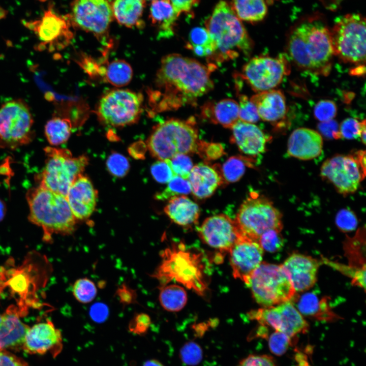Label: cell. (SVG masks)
<instances>
[{
	"label": "cell",
	"instance_id": "cell-31",
	"mask_svg": "<svg viewBox=\"0 0 366 366\" xmlns=\"http://www.w3.org/2000/svg\"><path fill=\"white\" fill-rule=\"evenodd\" d=\"M164 211L174 223L184 227L196 224L200 215L198 205L185 195L170 198Z\"/></svg>",
	"mask_w": 366,
	"mask_h": 366
},
{
	"label": "cell",
	"instance_id": "cell-9",
	"mask_svg": "<svg viewBox=\"0 0 366 366\" xmlns=\"http://www.w3.org/2000/svg\"><path fill=\"white\" fill-rule=\"evenodd\" d=\"M334 55L345 63L364 65L365 19L359 13L340 16L330 30Z\"/></svg>",
	"mask_w": 366,
	"mask_h": 366
},
{
	"label": "cell",
	"instance_id": "cell-44",
	"mask_svg": "<svg viewBox=\"0 0 366 366\" xmlns=\"http://www.w3.org/2000/svg\"><path fill=\"white\" fill-rule=\"evenodd\" d=\"M280 230L270 229L263 233L258 239L263 250L269 252L279 251L283 246V239Z\"/></svg>",
	"mask_w": 366,
	"mask_h": 366
},
{
	"label": "cell",
	"instance_id": "cell-38",
	"mask_svg": "<svg viewBox=\"0 0 366 366\" xmlns=\"http://www.w3.org/2000/svg\"><path fill=\"white\" fill-rule=\"evenodd\" d=\"M191 192V186L188 179L175 175L168 182L167 187L157 194L155 198L159 200H165L175 196L186 195Z\"/></svg>",
	"mask_w": 366,
	"mask_h": 366
},
{
	"label": "cell",
	"instance_id": "cell-40",
	"mask_svg": "<svg viewBox=\"0 0 366 366\" xmlns=\"http://www.w3.org/2000/svg\"><path fill=\"white\" fill-rule=\"evenodd\" d=\"M97 293L94 283L87 278L77 280L73 286V294L77 301L87 303L93 301Z\"/></svg>",
	"mask_w": 366,
	"mask_h": 366
},
{
	"label": "cell",
	"instance_id": "cell-41",
	"mask_svg": "<svg viewBox=\"0 0 366 366\" xmlns=\"http://www.w3.org/2000/svg\"><path fill=\"white\" fill-rule=\"evenodd\" d=\"M181 361L188 366L198 365L203 358V350L197 343L189 341L181 347L179 352Z\"/></svg>",
	"mask_w": 366,
	"mask_h": 366
},
{
	"label": "cell",
	"instance_id": "cell-51",
	"mask_svg": "<svg viewBox=\"0 0 366 366\" xmlns=\"http://www.w3.org/2000/svg\"><path fill=\"white\" fill-rule=\"evenodd\" d=\"M357 219L354 212L347 209L340 210L336 217V223L343 232H351L357 225Z\"/></svg>",
	"mask_w": 366,
	"mask_h": 366
},
{
	"label": "cell",
	"instance_id": "cell-20",
	"mask_svg": "<svg viewBox=\"0 0 366 366\" xmlns=\"http://www.w3.org/2000/svg\"><path fill=\"white\" fill-rule=\"evenodd\" d=\"M62 348V333L49 320L29 327L22 346L29 354H43L50 351L54 356L61 352Z\"/></svg>",
	"mask_w": 366,
	"mask_h": 366
},
{
	"label": "cell",
	"instance_id": "cell-34",
	"mask_svg": "<svg viewBox=\"0 0 366 366\" xmlns=\"http://www.w3.org/2000/svg\"><path fill=\"white\" fill-rule=\"evenodd\" d=\"M159 301L163 308L169 312H178L186 306L188 297L180 286L171 284L161 287Z\"/></svg>",
	"mask_w": 366,
	"mask_h": 366
},
{
	"label": "cell",
	"instance_id": "cell-50",
	"mask_svg": "<svg viewBox=\"0 0 366 366\" xmlns=\"http://www.w3.org/2000/svg\"><path fill=\"white\" fill-rule=\"evenodd\" d=\"M150 171L154 179L160 183H168L175 176L167 160L155 162Z\"/></svg>",
	"mask_w": 366,
	"mask_h": 366
},
{
	"label": "cell",
	"instance_id": "cell-29",
	"mask_svg": "<svg viewBox=\"0 0 366 366\" xmlns=\"http://www.w3.org/2000/svg\"><path fill=\"white\" fill-rule=\"evenodd\" d=\"M113 18L120 25L129 28H142L146 6L145 0H111Z\"/></svg>",
	"mask_w": 366,
	"mask_h": 366
},
{
	"label": "cell",
	"instance_id": "cell-30",
	"mask_svg": "<svg viewBox=\"0 0 366 366\" xmlns=\"http://www.w3.org/2000/svg\"><path fill=\"white\" fill-rule=\"evenodd\" d=\"M178 17L170 0L151 1L149 18L157 28L159 37L167 38L172 36Z\"/></svg>",
	"mask_w": 366,
	"mask_h": 366
},
{
	"label": "cell",
	"instance_id": "cell-16",
	"mask_svg": "<svg viewBox=\"0 0 366 366\" xmlns=\"http://www.w3.org/2000/svg\"><path fill=\"white\" fill-rule=\"evenodd\" d=\"M40 41L37 49L49 51L62 48L67 45L73 37L72 25L67 16L58 15L52 7L45 11L40 19L25 22Z\"/></svg>",
	"mask_w": 366,
	"mask_h": 366
},
{
	"label": "cell",
	"instance_id": "cell-43",
	"mask_svg": "<svg viewBox=\"0 0 366 366\" xmlns=\"http://www.w3.org/2000/svg\"><path fill=\"white\" fill-rule=\"evenodd\" d=\"M167 160L175 175L188 179L193 167L192 160L188 155L177 154Z\"/></svg>",
	"mask_w": 366,
	"mask_h": 366
},
{
	"label": "cell",
	"instance_id": "cell-25",
	"mask_svg": "<svg viewBox=\"0 0 366 366\" xmlns=\"http://www.w3.org/2000/svg\"><path fill=\"white\" fill-rule=\"evenodd\" d=\"M194 196L199 199L211 196L224 182L219 168L205 163L194 166L188 178Z\"/></svg>",
	"mask_w": 366,
	"mask_h": 366
},
{
	"label": "cell",
	"instance_id": "cell-3",
	"mask_svg": "<svg viewBox=\"0 0 366 366\" xmlns=\"http://www.w3.org/2000/svg\"><path fill=\"white\" fill-rule=\"evenodd\" d=\"M205 26L216 47L212 62L221 63L237 57L240 52L248 55L252 52L253 42L227 2L217 4Z\"/></svg>",
	"mask_w": 366,
	"mask_h": 366
},
{
	"label": "cell",
	"instance_id": "cell-17",
	"mask_svg": "<svg viewBox=\"0 0 366 366\" xmlns=\"http://www.w3.org/2000/svg\"><path fill=\"white\" fill-rule=\"evenodd\" d=\"M249 316L261 325L270 327L292 338L299 333H305L309 328L308 323L290 301L253 310Z\"/></svg>",
	"mask_w": 366,
	"mask_h": 366
},
{
	"label": "cell",
	"instance_id": "cell-22",
	"mask_svg": "<svg viewBox=\"0 0 366 366\" xmlns=\"http://www.w3.org/2000/svg\"><path fill=\"white\" fill-rule=\"evenodd\" d=\"M66 198L76 219L83 220L94 211L97 193L90 180L81 174L71 185Z\"/></svg>",
	"mask_w": 366,
	"mask_h": 366
},
{
	"label": "cell",
	"instance_id": "cell-55",
	"mask_svg": "<svg viewBox=\"0 0 366 366\" xmlns=\"http://www.w3.org/2000/svg\"><path fill=\"white\" fill-rule=\"evenodd\" d=\"M0 366H28L21 358L6 350H0Z\"/></svg>",
	"mask_w": 366,
	"mask_h": 366
},
{
	"label": "cell",
	"instance_id": "cell-15",
	"mask_svg": "<svg viewBox=\"0 0 366 366\" xmlns=\"http://www.w3.org/2000/svg\"><path fill=\"white\" fill-rule=\"evenodd\" d=\"M139 96L125 89L112 90L100 101L98 114L106 124L113 127L123 126L134 123L141 110Z\"/></svg>",
	"mask_w": 366,
	"mask_h": 366
},
{
	"label": "cell",
	"instance_id": "cell-4",
	"mask_svg": "<svg viewBox=\"0 0 366 366\" xmlns=\"http://www.w3.org/2000/svg\"><path fill=\"white\" fill-rule=\"evenodd\" d=\"M29 206L28 220L41 227L45 240L53 234H71L76 219L67 198L41 186L29 189L26 194Z\"/></svg>",
	"mask_w": 366,
	"mask_h": 366
},
{
	"label": "cell",
	"instance_id": "cell-7",
	"mask_svg": "<svg viewBox=\"0 0 366 366\" xmlns=\"http://www.w3.org/2000/svg\"><path fill=\"white\" fill-rule=\"evenodd\" d=\"M247 285L256 301L263 307L290 301L296 293L282 264L262 262L252 273Z\"/></svg>",
	"mask_w": 366,
	"mask_h": 366
},
{
	"label": "cell",
	"instance_id": "cell-10",
	"mask_svg": "<svg viewBox=\"0 0 366 366\" xmlns=\"http://www.w3.org/2000/svg\"><path fill=\"white\" fill-rule=\"evenodd\" d=\"M282 217L269 199L253 192L240 205L235 222L241 234L258 241L268 230H282Z\"/></svg>",
	"mask_w": 366,
	"mask_h": 366
},
{
	"label": "cell",
	"instance_id": "cell-11",
	"mask_svg": "<svg viewBox=\"0 0 366 366\" xmlns=\"http://www.w3.org/2000/svg\"><path fill=\"white\" fill-rule=\"evenodd\" d=\"M34 119L27 104L20 99L0 107V148L14 149L30 142L34 138Z\"/></svg>",
	"mask_w": 366,
	"mask_h": 366
},
{
	"label": "cell",
	"instance_id": "cell-49",
	"mask_svg": "<svg viewBox=\"0 0 366 366\" xmlns=\"http://www.w3.org/2000/svg\"><path fill=\"white\" fill-rule=\"evenodd\" d=\"M196 154L207 160L217 159L224 154V147L218 143L199 141Z\"/></svg>",
	"mask_w": 366,
	"mask_h": 366
},
{
	"label": "cell",
	"instance_id": "cell-32",
	"mask_svg": "<svg viewBox=\"0 0 366 366\" xmlns=\"http://www.w3.org/2000/svg\"><path fill=\"white\" fill-rule=\"evenodd\" d=\"M230 5L240 20L251 23L263 20L268 12L266 0H231Z\"/></svg>",
	"mask_w": 366,
	"mask_h": 366
},
{
	"label": "cell",
	"instance_id": "cell-54",
	"mask_svg": "<svg viewBox=\"0 0 366 366\" xmlns=\"http://www.w3.org/2000/svg\"><path fill=\"white\" fill-rule=\"evenodd\" d=\"M318 128L320 133L328 138H340L338 124L333 119L321 122L318 124Z\"/></svg>",
	"mask_w": 366,
	"mask_h": 366
},
{
	"label": "cell",
	"instance_id": "cell-56",
	"mask_svg": "<svg viewBox=\"0 0 366 366\" xmlns=\"http://www.w3.org/2000/svg\"><path fill=\"white\" fill-rule=\"evenodd\" d=\"M174 10L179 16L182 13L191 12L199 3L200 0H170Z\"/></svg>",
	"mask_w": 366,
	"mask_h": 366
},
{
	"label": "cell",
	"instance_id": "cell-19",
	"mask_svg": "<svg viewBox=\"0 0 366 366\" xmlns=\"http://www.w3.org/2000/svg\"><path fill=\"white\" fill-rule=\"evenodd\" d=\"M197 232L204 243L221 251H229L240 234L235 221L224 214L206 218Z\"/></svg>",
	"mask_w": 366,
	"mask_h": 366
},
{
	"label": "cell",
	"instance_id": "cell-23",
	"mask_svg": "<svg viewBox=\"0 0 366 366\" xmlns=\"http://www.w3.org/2000/svg\"><path fill=\"white\" fill-rule=\"evenodd\" d=\"M322 148L323 139L319 133L309 128H300L290 135L287 152L294 158L308 160L320 156Z\"/></svg>",
	"mask_w": 366,
	"mask_h": 366
},
{
	"label": "cell",
	"instance_id": "cell-24",
	"mask_svg": "<svg viewBox=\"0 0 366 366\" xmlns=\"http://www.w3.org/2000/svg\"><path fill=\"white\" fill-rule=\"evenodd\" d=\"M231 129V141L242 153L254 156L265 150L267 138L256 125L239 120Z\"/></svg>",
	"mask_w": 366,
	"mask_h": 366
},
{
	"label": "cell",
	"instance_id": "cell-8",
	"mask_svg": "<svg viewBox=\"0 0 366 366\" xmlns=\"http://www.w3.org/2000/svg\"><path fill=\"white\" fill-rule=\"evenodd\" d=\"M45 166L38 179L40 186L67 197L69 190L76 178L81 174L88 163L82 156L72 158L65 149L46 147Z\"/></svg>",
	"mask_w": 366,
	"mask_h": 366
},
{
	"label": "cell",
	"instance_id": "cell-42",
	"mask_svg": "<svg viewBox=\"0 0 366 366\" xmlns=\"http://www.w3.org/2000/svg\"><path fill=\"white\" fill-rule=\"evenodd\" d=\"M290 337L285 333L274 331L268 338V348L271 353L277 356H282L291 345Z\"/></svg>",
	"mask_w": 366,
	"mask_h": 366
},
{
	"label": "cell",
	"instance_id": "cell-33",
	"mask_svg": "<svg viewBox=\"0 0 366 366\" xmlns=\"http://www.w3.org/2000/svg\"><path fill=\"white\" fill-rule=\"evenodd\" d=\"M187 48L191 49L196 55L205 57L211 59L216 47L208 32L205 27H196L193 28L189 35Z\"/></svg>",
	"mask_w": 366,
	"mask_h": 366
},
{
	"label": "cell",
	"instance_id": "cell-6",
	"mask_svg": "<svg viewBox=\"0 0 366 366\" xmlns=\"http://www.w3.org/2000/svg\"><path fill=\"white\" fill-rule=\"evenodd\" d=\"M199 140L195 121L170 119L156 126L147 140L151 155L159 160L177 154L196 153Z\"/></svg>",
	"mask_w": 366,
	"mask_h": 366
},
{
	"label": "cell",
	"instance_id": "cell-18",
	"mask_svg": "<svg viewBox=\"0 0 366 366\" xmlns=\"http://www.w3.org/2000/svg\"><path fill=\"white\" fill-rule=\"evenodd\" d=\"M229 252L233 277L247 285L252 273L262 262L263 249L258 241L240 233Z\"/></svg>",
	"mask_w": 366,
	"mask_h": 366
},
{
	"label": "cell",
	"instance_id": "cell-21",
	"mask_svg": "<svg viewBox=\"0 0 366 366\" xmlns=\"http://www.w3.org/2000/svg\"><path fill=\"white\" fill-rule=\"evenodd\" d=\"M282 265L287 271L296 292L308 290L315 284L320 265L317 259L303 254L294 253Z\"/></svg>",
	"mask_w": 366,
	"mask_h": 366
},
{
	"label": "cell",
	"instance_id": "cell-5",
	"mask_svg": "<svg viewBox=\"0 0 366 366\" xmlns=\"http://www.w3.org/2000/svg\"><path fill=\"white\" fill-rule=\"evenodd\" d=\"M161 256V263L152 275L161 287L174 280L199 295H204L207 283L199 254L186 251L181 243L166 249Z\"/></svg>",
	"mask_w": 366,
	"mask_h": 366
},
{
	"label": "cell",
	"instance_id": "cell-57",
	"mask_svg": "<svg viewBox=\"0 0 366 366\" xmlns=\"http://www.w3.org/2000/svg\"><path fill=\"white\" fill-rule=\"evenodd\" d=\"M90 315L94 321L98 323L103 322L108 316V308L103 303H96L92 307Z\"/></svg>",
	"mask_w": 366,
	"mask_h": 366
},
{
	"label": "cell",
	"instance_id": "cell-2",
	"mask_svg": "<svg viewBox=\"0 0 366 366\" xmlns=\"http://www.w3.org/2000/svg\"><path fill=\"white\" fill-rule=\"evenodd\" d=\"M286 51L299 69L326 76L334 55L330 30L319 20L302 22L290 32Z\"/></svg>",
	"mask_w": 366,
	"mask_h": 366
},
{
	"label": "cell",
	"instance_id": "cell-52",
	"mask_svg": "<svg viewBox=\"0 0 366 366\" xmlns=\"http://www.w3.org/2000/svg\"><path fill=\"white\" fill-rule=\"evenodd\" d=\"M236 366H277L275 360L267 354H250L241 359Z\"/></svg>",
	"mask_w": 366,
	"mask_h": 366
},
{
	"label": "cell",
	"instance_id": "cell-48",
	"mask_svg": "<svg viewBox=\"0 0 366 366\" xmlns=\"http://www.w3.org/2000/svg\"><path fill=\"white\" fill-rule=\"evenodd\" d=\"M337 113L336 104L329 100H322L319 101L314 108L315 117L321 122L333 119Z\"/></svg>",
	"mask_w": 366,
	"mask_h": 366
},
{
	"label": "cell",
	"instance_id": "cell-26",
	"mask_svg": "<svg viewBox=\"0 0 366 366\" xmlns=\"http://www.w3.org/2000/svg\"><path fill=\"white\" fill-rule=\"evenodd\" d=\"M250 100L255 105L259 117L264 121L276 123L284 118L286 114L285 97L280 90L259 92Z\"/></svg>",
	"mask_w": 366,
	"mask_h": 366
},
{
	"label": "cell",
	"instance_id": "cell-59",
	"mask_svg": "<svg viewBox=\"0 0 366 366\" xmlns=\"http://www.w3.org/2000/svg\"><path fill=\"white\" fill-rule=\"evenodd\" d=\"M142 366H164V364L156 359H148L144 362Z\"/></svg>",
	"mask_w": 366,
	"mask_h": 366
},
{
	"label": "cell",
	"instance_id": "cell-27",
	"mask_svg": "<svg viewBox=\"0 0 366 366\" xmlns=\"http://www.w3.org/2000/svg\"><path fill=\"white\" fill-rule=\"evenodd\" d=\"M28 328L13 307L0 314V350L22 347Z\"/></svg>",
	"mask_w": 366,
	"mask_h": 366
},
{
	"label": "cell",
	"instance_id": "cell-47",
	"mask_svg": "<svg viewBox=\"0 0 366 366\" xmlns=\"http://www.w3.org/2000/svg\"><path fill=\"white\" fill-rule=\"evenodd\" d=\"M365 120L360 122L354 118L345 119L341 123L339 128L340 138L352 139L357 138L362 129L365 127Z\"/></svg>",
	"mask_w": 366,
	"mask_h": 366
},
{
	"label": "cell",
	"instance_id": "cell-1",
	"mask_svg": "<svg viewBox=\"0 0 366 366\" xmlns=\"http://www.w3.org/2000/svg\"><path fill=\"white\" fill-rule=\"evenodd\" d=\"M216 67L177 53L164 56L157 74L160 110H175L195 103L214 87L210 73Z\"/></svg>",
	"mask_w": 366,
	"mask_h": 366
},
{
	"label": "cell",
	"instance_id": "cell-13",
	"mask_svg": "<svg viewBox=\"0 0 366 366\" xmlns=\"http://www.w3.org/2000/svg\"><path fill=\"white\" fill-rule=\"evenodd\" d=\"M67 16L72 26L99 38L107 35L114 19L109 0H74Z\"/></svg>",
	"mask_w": 366,
	"mask_h": 366
},
{
	"label": "cell",
	"instance_id": "cell-39",
	"mask_svg": "<svg viewBox=\"0 0 366 366\" xmlns=\"http://www.w3.org/2000/svg\"><path fill=\"white\" fill-rule=\"evenodd\" d=\"M364 232L359 231L357 235L353 238H351L346 242L345 245V252L350 260L351 266L357 268L365 267L364 258H362V234Z\"/></svg>",
	"mask_w": 366,
	"mask_h": 366
},
{
	"label": "cell",
	"instance_id": "cell-45",
	"mask_svg": "<svg viewBox=\"0 0 366 366\" xmlns=\"http://www.w3.org/2000/svg\"><path fill=\"white\" fill-rule=\"evenodd\" d=\"M238 101L239 120L252 124L257 122L260 117L255 105L251 100L246 95L240 94Z\"/></svg>",
	"mask_w": 366,
	"mask_h": 366
},
{
	"label": "cell",
	"instance_id": "cell-60",
	"mask_svg": "<svg viewBox=\"0 0 366 366\" xmlns=\"http://www.w3.org/2000/svg\"><path fill=\"white\" fill-rule=\"evenodd\" d=\"M145 1H146V0H145ZM148 1H154V0H148Z\"/></svg>",
	"mask_w": 366,
	"mask_h": 366
},
{
	"label": "cell",
	"instance_id": "cell-53",
	"mask_svg": "<svg viewBox=\"0 0 366 366\" xmlns=\"http://www.w3.org/2000/svg\"><path fill=\"white\" fill-rule=\"evenodd\" d=\"M150 323V318L148 315L144 313L139 314L130 322L129 329L133 333L143 335L146 333Z\"/></svg>",
	"mask_w": 366,
	"mask_h": 366
},
{
	"label": "cell",
	"instance_id": "cell-36",
	"mask_svg": "<svg viewBox=\"0 0 366 366\" xmlns=\"http://www.w3.org/2000/svg\"><path fill=\"white\" fill-rule=\"evenodd\" d=\"M251 163L248 158L241 156L229 158L219 167V171L224 183H233L239 180L243 175L246 168Z\"/></svg>",
	"mask_w": 366,
	"mask_h": 366
},
{
	"label": "cell",
	"instance_id": "cell-58",
	"mask_svg": "<svg viewBox=\"0 0 366 366\" xmlns=\"http://www.w3.org/2000/svg\"><path fill=\"white\" fill-rule=\"evenodd\" d=\"M118 295L120 300L124 303H131L134 299L133 292L129 288L125 286H123L118 289Z\"/></svg>",
	"mask_w": 366,
	"mask_h": 366
},
{
	"label": "cell",
	"instance_id": "cell-46",
	"mask_svg": "<svg viewBox=\"0 0 366 366\" xmlns=\"http://www.w3.org/2000/svg\"><path fill=\"white\" fill-rule=\"evenodd\" d=\"M106 166L110 173L117 177L125 176L130 168L128 159L117 152H113L109 156L106 161Z\"/></svg>",
	"mask_w": 366,
	"mask_h": 366
},
{
	"label": "cell",
	"instance_id": "cell-28",
	"mask_svg": "<svg viewBox=\"0 0 366 366\" xmlns=\"http://www.w3.org/2000/svg\"><path fill=\"white\" fill-rule=\"evenodd\" d=\"M201 114L211 123L228 129L239 120L238 103L231 99L206 103L202 107Z\"/></svg>",
	"mask_w": 366,
	"mask_h": 366
},
{
	"label": "cell",
	"instance_id": "cell-12",
	"mask_svg": "<svg viewBox=\"0 0 366 366\" xmlns=\"http://www.w3.org/2000/svg\"><path fill=\"white\" fill-rule=\"evenodd\" d=\"M365 175V153L362 150L352 155H336L326 160L321 168L322 177L343 195L356 191Z\"/></svg>",
	"mask_w": 366,
	"mask_h": 366
},
{
	"label": "cell",
	"instance_id": "cell-14",
	"mask_svg": "<svg viewBox=\"0 0 366 366\" xmlns=\"http://www.w3.org/2000/svg\"><path fill=\"white\" fill-rule=\"evenodd\" d=\"M285 55L259 56L251 58L243 67L241 76L255 92L272 89L290 71Z\"/></svg>",
	"mask_w": 366,
	"mask_h": 366
},
{
	"label": "cell",
	"instance_id": "cell-35",
	"mask_svg": "<svg viewBox=\"0 0 366 366\" xmlns=\"http://www.w3.org/2000/svg\"><path fill=\"white\" fill-rule=\"evenodd\" d=\"M72 125L68 119L54 117L45 126V135L50 144L56 146L65 143L71 132Z\"/></svg>",
	"mask_w": 366,
	"mask_h": 366
},
{
	"label": "cell",
	"instance_id": "cell-37",
	"mask_svg": "<svg viewBox=\"0 0 366 366\" xmlns=\"http://www.w3.org/2000/svg\"><path fill=\"white\" fill-rule=\"evenodd\" d=\"M133 76L130 65L123 60L112 62L106 71L107 81L111 84L120 87L128 84Z\"/></svg>",
	"mask_w": 366,
	"mask_h": 366
}]
</instances>
